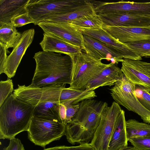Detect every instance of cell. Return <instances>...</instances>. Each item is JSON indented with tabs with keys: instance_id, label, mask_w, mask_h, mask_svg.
I'll use <instances>...</instances> for the list:
<instances>
[{
	"instance_id": "4",
	"label": "cell",
	"mask_w": 150,
	"mask_h": 150,
	"mask_svg": "<svg viewBox=\"0 0 150 150\" xmlns=\"http://www.w3.org/2000/svg\"><path fill=\"white\" fill-rule=\"evenodd\" d=\"M70 57L72 68L69 87L73 89H85L88 84L110 64H104L82 51Z\"/></svg>"
},
{
	"instance_id": "17",
	"label": "cell",
	"mask_w": 150,
	"mask_h": 150,
	"mask_svg": "<svg viewBox=\"0 0 150 150\" xmlns=\"http://www.w3.org/2000/svg\"><path fill=\"white\" fill-rule=\"evenodd\" d=\"M40 42L43 51L51 52L67 55L70 57L82 51L80 47L72 45L53 35L44 33Z\"/></svg>"
},
{
	"instance_id": "32",
	"label": "cell",
	"mask_w": 150,
	"mask_h": 150,
	"mask_svg": "<svg viewBox=\"0 0 150 150\" xmlns=\"http://www.w3.org/2000/svg\"><path fill=\"white\" fill-rule=\"evenodd\" d=\"M43 150H96L90 143L80 144L76 146H57L45 148Z\"/></svg>"
},
{
	"instance_id": "1",
	"label": "cell",
	"mask_w": 150,
	"mask_h": 150,
	"mask_svg": "<svg viewBox=\"0 0 150 150\" xmlns=\"http://www.w3.org/2000/svg\"><path fill=\"white\" fill-rule=\"evenodd\" d=\"M36 66L31 83L34 87L70 84L72 61L69 56L51 52L39 51L33 57Z\"/></svg>"
},
{
	"instance_id": "12",
	"label": "cell",
	"mask_w": 150,
	"mask_h": 150,
	"mask_svg": "<svg viewBox=\"0 0 150 150\" xmlns=\"http://www.w3.org/2000/svg\"><path fill=\"white\" fill-rule=\"evenodd\" d=\"M35 34V30L33 28L22 33L19 39L8 56L4 73L8 78H11L15 76L23 57L33 41Z\"/></svg>"
},
{
	"instance_id": "7",
	"label": "cell",
	"mask_w": 150,
	"mask_h": 150,
	"mask_svg": "<svg viewBox=\"0 0 150 150\" xmlns=\"http://www.w3.org/2000/svg\"><path fill=\"white\" fill-rule=\"evenodd\" d=\"M115 102L140 116L144 122L150 124V111L139 101L135 93V85L124 76L110 89Z\"/></svg>"
},
{
	"instance_id": "28",
	"label": "cell",
	"mask_w": 150,
	"mask_h": 150,
	"mask_svg": "<svg viewBox=\"0 0 150 150\" xmlns=\"http://www.w3.org/2000/svg\"><path fill=\"white\" fill-rule=\"evenodd\" d=\"M135 93L139 102L150 111V92L143 87L135 85Z\"/></svg>"
},
{
	"instance_id": "10",
	"label": "cell",
	"mask_w": 150,
	"mask_h": 150,
	"mask_svg": "<svg viewBox=\"0 0 150 150\" xmlns=\"http://www.w3.org/2000/svg\"><path fill=\"white\" fill-rule=\"evenodd\" d=\"M38 25L43 30L44 33L53 35L83 50V35L81 31L68 23L44 21L40 23Z\"/></svg>"
},
{
	"instance_id": "31",
	"label": "cell",
	"mask_w": 150,
	"mask_h": 150,
	"mask_svg": "<svg viewBox=\"0 0 150 150\" xmlns=\"http://www.w3.org/2000/svg\"><path fill=\"white\" fill-rule=\"evenodd\" d=\"M12 24L15 27L23 26L27 24L34 23L33 20L27 13L19 15L13 18L11 21Z\"/></svg>"
},
{
	"instance_id": "33",
	"label": "cell",
	"mask_w": 150,
	"mask_h": 150,
	"mask_svg": "<svg viewBox=\"0 0 150 150\" xmlns=\"http://www.w3.org/2000/svg\"><path fill=\"white\" fill-rule=\"evenodd\" d=\"M64 105L66 107V118L65 123V125L66 126L71 121L72 117L78 111L79 108V105L78 104L76 105Z\"/></svg>"
},
{
	"instance_id": "37",
	"label": "cell",
	"mask_w": 150,
	"mask_h": 150,
	"mask_svg": "<svg viewBox=\"0 0 150 150\" xmlns=\"http://www.w3.org/2000/svg\"><path fill=\"white\" fill-rule=\"evenodd\" d=\"M122 150H137L134 147V146H129L127 147L125 149Z\"/></svg>"
},
{
	"instance_id": "34",
	"label": "cell",
	"mask_w": 150,
	"mask_h": 150,
	"mask_svg": "<svg viewBox=\"0 0 150 150\" xmlns=\"http://www.w3.org/2000/svg\"><path fill=\"white\" fill-rule=\"evenodd\" d=\"M3 150H25L21 140L15 137L10 139L8 145Z\"/></svg>"
},
{
	"instance_id": "6",
	"label": "cell",
	"mask_w": 150,
	"mask_h": 150,
	"mask_svg": "<svg viewBox=\"0 0 150 150\" xmlns=\"http://www.w3.org/2000/svg\"><path fill=\"white\" fill-rule=\"evenodd\" d=\"M65 126L61 121L33 116L27 132L28 139L36 145L45 148L65 135Z\"/></svg>"
},
{
	"instance_id": "20",
	"label": "cell",
	"mask_w": 150,
	"mask_h": 150,
	"mask_svg": "<svg viewBox=\"0 0 150 150\" xmlns=\"http://www.w3.org/2000/svg\"><path fill=\"white\" fill-rule=\"evenodd\" d=\"M125 112L118 116L108 145V150H122L128 147Z\"/></svg>"
},
{
	"instance_id": "22",
	"label": "cell",
	"mask_w": 150,
	"mask_h": 150,
	"mask_svg": "<svg viewBox=\"0 0 150 150\" xmlns=\"http://www.w3.org/2000/svg\"><path fill=\"white\" fill-rule=\"evenodd\" d=\"M60 104L52 101L39 103L35 106L33 116L61 121L59 115Z\"/></svg>"
},
{
	"instance_id": "25",
	"label": "cell",
	"mask_w": 150,
	"mask_h": 150,
	"mask_svg": "<svg viewBox=\"0 0 150 150\" xmlns=\"http://www.w3.org/2000/svg\"><path fill=\"white\" fill-rule=\"evenodd\" d=\"M126 129L128 141L132 138L150 136V125L135 119L126 121Z\"/></svg>"
},
{
	"instance_id": "18",
	"label": "cell",
	"mask_w": 150,
	"mask_h": 150,
	"mask_svg": "<svg viewBox=\"0 0 150 150\" xmlns=\"http://www.w3.org/2000/svg\"><path fill=\"white\" fill-rule=\"evenodd\" d=\"M109 66L90 81L86 89L89 91H94L100 87L114 85L115 83L124 76L121 69L117 64L111 62Z\"/></svg>"
},
{
	"instance_id": "27",
	"label": "cell",
	"mask_w": 150,
	"mask_h": 150,
	"mask_svg": "<svg viewBox=\"0 0 150 150\" xmlns=\"http://www.w3.org/2000/svg\"><path fill=\"white\" fill-rule=\"evenodd\" d=\"M126 44L141 57L150 58V40Z\"/></svg>"
},
{
	"instance_id": "30",
	"label": "cell",
	"mask_w": 150,
	"mask_h": 150,
	"mask_svg": "<svg viewBox=\"0 0 150 150\" xmlns=\"http://www.w3.org/2000/svg\"><path fill=\"white\" fill-rule=\"evenodd\" d=\"M128 141L137 150H150V136L132 138Z\"/></svg>"
},
{
	"instance_id": "23",
	"label": "cell",
	"mask_w": 150,
	"mask_h": 150,
	"mask_svg": "<svg viewBox=\"0 0 150 150\" xmlns=\"http://www.w3.org/2000/svg\"><path fill=\"white\" fill-rule=\"evenodd\" d=\"M95 13L93 4L90 1L88 4L78 9L65 13L52 16L45 21L56 23H68L84 16Z\"/></svg>"
},
{
	"instance_id": "35",
	"label": "cell",
	"mask_w": 150,
	"mask_h": 150,
	"mask_svg": "<svg viewBox=\"0 0 150 150\" xmlns=\"http://www.w3.org/2000/svg\"><path fill=\"white\" fill-rule=\"evenodd\" d=\"M0 74H1L4 72L5 65L8 57L7 53L8 50L1 44H0Z\"/></svg>"
},
{
	"instance_id": "14",
	"label": "cell",
	"mask_w": 150,
	"mask_h": 150,
	"mask_svg": "<svg viewBox=\"0 0 150 150\" xmlns=\"http://www.w3.org/2000/svg\"><path fill=\"white\" fill-rule=\"evenodd\" d=\"M102 28L117 40L123 43L150 40V25L141 27L103 26Z\"/></svg>"
},
{
	"instance_id": "21",
	"label": "cell",
	"mask_w": 150,
	"mask_h": 150,
	"mask_svg": "<svg viewBox=\"0 0 150 150\" xmlns=\"http://www.w3.org/2000/svg\"><path fill=\"white\" fill-rule=\"evenodd\" d=\"M96 96L94 91L65 88L62 91L60 103L64 105H76L84 100L92 99Z\"/></svg>"
},
{
	"instance_id": "36",
	"label": "cell",
	"mask_w": 150,
	"mask_h": 150,
	"mask_svg": "<svg viewBox=\"0 0 150 150\" xmlns=\"http://www.w3.org/2000/svg\"><path fill=\"white\" fill-rule=\"evenodd\" d=\"M59 115L62 124L65 125L66 118V107L62 104H60L59 107Z\"/></svg>"
},
{
	"instance_id": "15",
	"label": "cell",
	"mask_w": 150,
	"mask_h": 150,
	"mask_svg": "<svg viewBox=\"0 0 150 150\" xmlns=\"http://www.w3.org/2000/svg\"><path fill=\"white\" fill-rule=\"evenodd\" d=\"M103 26L141 27L150 25V17L121 12L97 13Z\"/></svg>"
},
{
	"instance_id": "11",
	"label": "cell",
	"mask_w": 150,
	"mask_h": 150,
	"mask_svg": "<svg viewBox=\"0 0 150 150\" xmlns=\"http://www.w3.org/2000/svg\"><path fill=\"white\" fill-rule=\"evenodd\" d=\"M121 63L124 76L135 85L150 92V63L128 59H123Z\"/></svg>"
},
{
	"instance_id": "29",
	"label": "cell",
	"mask_w": 150,
	"mask_h": 150,
	"mask_svg": "<svg viewBox=\"0 0 150 150\" xmlns=\"http://www.w3.org/2000/svg\"><path fill=\"white\" fill-rule=\"evenodd\" d=\"M13 90L12 80L9 79L0 82V106Z\"/></svg>"
},
{
	"instance_id": "5",
	"label": "cell",
	"mask_w": 150,
	"mask_h": 150,
	"mask_svg": "<svg viewBox=\"0 0 150 150\" xmlns=\"http://www.w3.org/2000/svg\"><path fill=\"white\" fill-rule=\"evenodd\" d=\"M89 2L87 0H30L26 10L36 25L52 16L78 9Z\"/></svg>"
},
{
	"instance_id": "13",
	"label": "cell",
	"mask_w": 150,
	"mask_h": 150,
	"mask_svg": "<svg viewBox=\"0 0 150 150\" xmlns=\"http://www.w3.org/2000/svg\"><path fill=\"white\" fill-rule=\"evenodd\" d=\"M83 35L93 38L104 43L122 55L124 59L141 60L142 57L126 43L114 38L102 27L81 31Z\"/></svg>"
},
{
	"instance_id": "2",
	"label": "cell",
	"mask_w": 150,
	"mask_h": 150,
	"mask_svg": "<svg viewBox=\"0 0 150 150\" xmlns=\"http://www.w3.org/2000/svg\"><path fill=\"white\" fill-rule=\"evenodd\" d=\"M79 108L65 126V135L71 144L89 143L93 137L102 113L108 106L106 102L89 99L78 103Z\"/></svg>"
},
{
	"instance_id": "16",
	"label": "cell",
	"mask_w": 150,
	"mask_h": 150,
	"mask_svg": "<svg viewBox=\"0 0 150 150\" xmlns=\"http://www.w3.org/2000/svg\"><path fill=\"white\" fill-rule=\"evenodd\" d=\"M84 48L85 52L91 57L101 60L106 59L117 64L124 58L120 53L104 43L91 37L83 35Z\"/></svg>"
},
{
	"instance_id": "9",
	"label": "cell",
	"mask_w": 150,
	"mask_h": 150,
	"mask_svg": "<svg viewBox=\"0 0 150 150\" xmlns=\"http://www.w3.org/2000/svg\"><path fill=\"white\" fill-rule=\"evenodd\" d=\"M93 4L96 13L121 12L150 17V2H136L122 0L109 2L93 1Z\"/></svg>"
},
{
	"instance_id": "8",
	"label": "cell",
	"mask_w": 150,
	"mask_h": 150,
	"mask_svg": "<svg viewBox=\"0 0 150 150\" xmlns=\"http://www.w3.org/2000/svg\"><path fill=\"white\" fill-rule=\"evenodd\" d=\"M122 110L120 105L115 102L105 108L90 143L96 150H108L116 120Z\"/></svg>"
},
{
	"instance_id": "3",
	"label": "cell",
	"mask_w": 150,
	"mask_h": 150,
	"mask_svg": "<svg viewBox=\"0 0 150 150\" xmlns=\"http://www.w3.org/2000/svg\"><path fill=\"white\" fill-rule=\"evenodd\" d=\"M35 106L11 93L0 106V138L11 139L27 131Z\"/></svg>"
},
{
	"instance_id": "24",
	"label": "cell",
	"mask_w": 150,
	"mask_h": 150,
	"mask_svg": "<svg viewBox=\"0 0 150 150\" xmlns=\"http://www.w3.org/2000/svg\"><path fill=\"white\" fill-rule=\"evenodd\" d=\"M21 34L11 23H0V44L7 50L13 47L20 38Z\"/></svg>"
},
{
	"instance_id": "19",
	"label": "cell",
	"mask_w": 150,
	"mask_h": 150,
	"mask_svg": "<svg viewBox=\"0 0 150 150\" xmlns=\"http://www.w3.org/2000/svg\"><path fill=\"white\" fill-rule=\"evenodd\" d=\"M30 0H0V23H11V20L27 13L26 7Z\"/></svg>"
},
{
	"instance_id": "26",
	"label": "cell",
	"mask_w": 150,
	"mask_h": 150,
	"mask_svg": "<svg viewBox=\"0 0 150 150\" xmlns=\"http://www.w3.org/2000/svg\"><path fill=\"white\" fill-rule=\"evenodd\" d=\"M80 31L102 27L103 23L96 13L84 16L68 22Z\"/></svg>"
}]
</instances>
